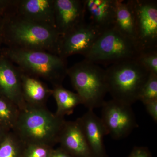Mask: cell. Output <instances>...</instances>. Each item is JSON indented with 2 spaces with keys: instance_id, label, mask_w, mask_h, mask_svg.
<instances>
[{
  "instance_id": "cell-16",
  "label": "cell",
  "mask_w": 157,
  "mask_h": 157,
  "mask_svg": "<svg viewBox=\"0 0 157 157\" xmlns=\"http://www.w3.org/2000/svg\"><path fill=\"white\" fill-rule=\"evenodd\" d=\"M21 78L23 98L26 105L46 107L48 98L52 95V89H49L39 78L21 71Z\"/></svg>"
},
{
  "instance_id": "cell-13",
  "label": "cell",
  "mask_w": 157,
  "mask_h": 157,
  "mask_svg": "<svg viewBox=\"0 0 157 157\" xmlns=\"http://www.w3.org/2000/svg\"><path fill=\"white\" fill-rule=\"evenodd\" d=\"M60 147L73 157H93L80 123L66 121L59 137Z\"/></svg>"
},
{
  "instance_id": "cell-20",
  "label": "cell",
  "mask_w": 157,
  "mask_h": 157,
  "mask_svg": "<svg viewBox=\"0 0 157 157\" xmlns=\"http://www.w3.org/2000/svg\"><path fill=\"white\" fill-rule=\"evenodd\" d=\"M25 145L14 132H9L0 144V157H21Z\"/></svg>"
},
{
  "instance_id": "cell-27",
  "label": "cell",
  "mask_w": 157,
  "mask_h": 157,
  "mask_svg": "<svg viewBox=\"0 0 157 157\" xmlns=\"http://www.w3.org/2000/svg\"><path fill=\"white\" fill-rule=\"evenodd\" d=\"M49 157H73L61 147L53 149Z\"/></svg>"
},
{
  "instance_id": "cell-4",
  "label": "cell",
  "mask_w": 157,
  "mask_h": 157,
  "mask_svg": "<svg viewBox=\"0 0 157 157\" xmlns=\"http://www.w3.org/2000/svg\"><path fill=\"white\" fill-rule=\"evenodd\" d=\"M105 71L107 90L112 99L131 106L139 100L151 73L135 59L112 64Z\"/></svg>"
},
{
  "instance_id": "cell-28",
  "label": "cell",
  "mask_w": 157,
  "mask_h": 157,
  "mask_svg": "<svg viewBox=\"0 0 157 157\" xmlns=\"http://www.w3.org/2000/svg\"><path fill=\"white\" fill-rule=\"evenodd\" d=\"M9 132H7L5 129L2 128L0 127V144L3 141L5 138L6 135H7Z\"/></svg>"
},
{
  "instance_id": "cell-17",
  "label": "cell",
  "mask_w": 157,
  "mask_h": 157,
  "mask_svg": "<svg viewBox=\"0 0 157 157\" xmlns=\"http://www.w3.org/2000/svg\"><path fill=\"white\" fill-rule=\"evenodd\" d=\"M115 6L113 27L136 44L135 17L131 0H115Z\"/></svg>"
},
{
  "instance_id": "cell-26",
  "label": "cell",
  "mask_w": 157,
  "mask_h": 157,
  "mask_svg": "<svg viewBox=\"0 0 157 157\" xmlns=\"http://www.w3.org/2000/svg\"><path fill=\"white\" fill-rule=\"evenodd\" d=\"M147 111L155 122H157V100L151 101L144 104Z\"/></svg>"
},
{
  "instance_id": "cell-23",
  "label": "cell",
  "mask_w": 157,
  "mask_h": 157,
  "mask_svg": "<svg viewBox=\"0 0 157 157\" xmlns=\"http://www.w3.org/2000/svg\"><path fill=\"white\" fill-rule=\"evenodd\" d=\"M53 149L42 144H26L21 157H49Z\"/></svg>"
},
{
  "instance_id": "cell-10",
  "label": "cell",
  "mask_w": 157,
  "mask_h": 157,
  "mask_svg": "<svg viewBox=\"0 0 157 157\" xmlns=\"http://www.w3.org/2000/svg\"><path fill=\"white\" fill-rule=\"evenodd\" d=\"M54 15L56 30L64 36L85 22L83 0H54Z\"/></svg>"
},
{
  "instance_id": "cell-14",
  "label": "cell",
  "mask_w": 157,
  "mask_h": 157,
  "mask_svg": "<svg viewBox=\"0 0 157 157\" xmlns=\"http://www.w3.org/2000/svg\"><path fill=\"white\" fill-rule=\"evenodd\" d=\"M80 123L93 157H107L104 144L107 135L101 118L92 109L77 119Z\"/></svg>"
},
{
  "instance_id": "cell-19",
  "label": "cell",
  "mask_w": 157,
  "mask_h": 157,
  "mask_svg": "<svg viewBox=\"0 0 157 157\" xmlns=\"http://www.w3.org/2000/svg\"><path fill=\"white\" fill-rule=\"evenodd\" d=\"M18 106L0 95V127L7 132L14 129L20 113Z\"/></svg>"
},
{
  "instance_id": "cell-24",
  "label": "cell",
  "mask_w": 157,
  "mask_h": 157,
  "mask_svg": "<svg viewBox=\"0 0 157 157\" xmlns=\"http://www.w3.org/2000/svg\"><path fill=\"white\" fill-rule=\"evenodd\" d=\"M17 0H0V17L3 18L14 10Z\"/></svg>"
},
{
  "instance_id": "cell-5",
  "label": "cell",
  "mask_w": 157,
  "mask_h": 157,
  "mask_svg": "<svg viewBox=\"0 0 157 157\" xmlns=\"http://www.w3.org/2000/svg\"><path fill=\"white\" fill-rule=\"evenodd\" d=\"M67 76L85 107L92 110L101 107L108 93L105 70L84 59L68 68Z\"/></svg>"
},
{
  "instance_id": "cell-29",
  "label": "cell",
  "mask_w": 157,
  "mask_h": 157,
  "mask_svg": "<svg viewBox=\"0 0 157 157\" xmlns=\"http://www.w3.org/2000/svg\"><path fill=\"white\" fill-rule=\"evenodd\" d=\"M3 18L0 17V46L3 43V34H2V19Z\"/></svg>"
},
{
  "instance_id": "cell-12",
  "label": "cell",
  "mask_w": 157,
  "mask_h": 157,
  "mask_svg": "<svg viewBox=\"0 0 157 157\" xmlns=\"http://www.w3.org/2000/svg\"><path fill=\"white\" fill-rule=\"evenodd\" d=\"M14 11L24 19L56 29L54 0H17Z\"/></svg>"
},
{
  "instance_id": "cell-8",
  "label": "cell",
  "mask_w": 157,
  "mask_h": 157,
  "mask_svg": "<svg viewBox=\"0 0 157 157\" xmlns=\"http://www.w3.org/2000/svg\"><path fill=\"white\" fill-rule=\"evenodd\" d=\"M101 107V119L106 134L113 139L127 137L138 127L131 105L112 99L104 101Z\"/></svg>"
},
{
  "instance_id": "cell-1",
  "label": "cell",
  "mask_w": 157,
  "mask_h": 157,
  "mask_svg": "<svg viewBox=\"0 0 157 157\" xmlns=\"http://www.w3.org/2000/svg\"><path fill=\"white\" fill-rule=\"evenodd\" d=\"M14 10L2 19L3 41L8 48L45 51L58 55L60 36L56 29L24 19Z\"/></svg>"
},
{
  "instance_id": "cell-9",
  "label": "cell",
  "mask_w": 157,
  "mask_h": 157,
  "mask_svg": "<svg viewBox=\"0 0 157 157\" xmlns=\"http://www.w3.org/2000/svg\"><path fill=\"white\" fill-rule=\"evenodd\" d=\"M102 32L85 21L64 36L60 37L58 55L65 59L75 54L85 56Z\"/></svg>"
},
{
  "instance_id": "cell-6",
  "label": "cell",
  "mask_w": 157,
  "mask_h": 157,
  "mask_svg": "<svg viewBox=\"0 0 157 157\" xmlns=\"http://www.w3.org/2000/svg\"><path fill=\"white\" fill-rule=\"evenodd\" d=\"M140 53L134 41L113 27L101 33L84 58L85 59L97 64H112L121 61L136 59Z\"/></svg>"
},
{
  "instance_id": "cell-21",
  "label": "cell",
  "mask_w": 157,
  "mask_h": 157,
  "mask_svg": "<svg viewBox=\"0 0 157 157\" xmlns=\"http://www.w3.org/2000/svg\"><path fill=\"white\" fill-rule=\"evenodd\" d=\"M157 100V74L150 73L139 95V100L144 104Z\"/></svg>"
},
{
  "instance_id": "cell-25",
  "label": "cell",
  "mask_w": 157,
  "mask_h": 157,
  "mask_svg": "<svg viewBox=\"0 0 157 157\" xmlns=\"http://www.w3.org/2000/svg\"><path fill=\"white\" fill-rule=\"evenodd\" d=\"M128 157H151V155L147 147H135Z\"/></svg>"
},
{
  "instance_id": "cell-2",
  "label": "cell",
  "mask_w": 157,
  "mask_h": 157,
  "mask_svg": "<svg viewBox=\"0 0 157 157\" xmlns=\"http://www.w3.org/2000/svg\"><path fill=\"white\" fill-rule=\"evenodd\" d=\"M65 118L51 112L46 107L26 105L21 109L12 132L25 145L39 144L53 147L66 122Z\"/></svg>"
},
{
  "instance_id": "cell-11",
  "label": "cell",
  "mask_w": 157,
  "mask_h": 157,
  "mask_svg": "<svg viewBox=\"0 0 157 157\" xmlns=\"http://www.w3.org/2000/svg\"><path fill=\"white\" fill-rule=\"evenodd\" d=\"M14 65L5 55H0V95L22 109L26 104L21 90V71Z\"/></svg>"
},
{
  "instance_id": "cell-15",
  "label": "cell",
  "mask_w": 157,
  "mask_h": 157,
  "mask_svg": "<svg viewBox=\"0 0 157 157\" xmlns=\"http://www.w3.org/2000/svg\"><path fill=\"white\" fill-rule=\"evenodd\" d=\"M89 23L101 31L113 26L115 0H83Z\"/></svg>"
},
{
  "instance_id": "cell-7",
  "label": "cell",
  "mask_w": 157,
  "mask_h": 157,
  "mask_svg": "<svg viewBox=\"0 0 157 157\" xmlns=\"http://www.w3.org/2000/svg\"><path fill=\"white\" fill-rule=\"evenodd\" d=\"M135 17L136 41L140 52L157 49V2L131 0Z\"/></svg>"
},
{
  "instance_id": "cell-18",
  "label": "cell",
  "mask_w": 157,
  "mask_h": 157,
  "mask_svg": "<svg viewBox=\"0 0 157 157\" xmlns=\"http://www.w3.org/2000/svg\"><path fill=\"white\" fill-rule=\"evenodd\" d=\"M52 95L56 101L57 109L56 114L64 117L73 113L74 109L82 104L81 98L77 93L66 89L62 85L54 86Z\"/></svg>"
},
{
  "instance_id": "cell-22",
  "label": "cell",
  "mask_w": 157,
  "mask_h": 157,
  "mask_svg": "<svg viewBox=\"0 0 157 157\" xmlns=\"http://www.w3.org/2000/svg\"><path fill=\"white\" fill-rule=\"evenodd\" d=\"M135 59L150 73L157 74V49L140 52Z\"/></svg>"
},
{
  "instance_id": "cell-3",
  "label": "cell",
  "mask_w": 157,
  "mask_h": 157,
  "mask_svg": "<svg viewBox=\"0 0 157 157\" xmlns=\"http://www.w3.org/2000/svg\"><path fill=\"white\" fill-rule=\"evenodd\" d=\"M5 55L21 71L37 78H42L53 86L62 85L67 76V59L45 51L7 48Z\"/></svg>"
}]
</instances>
